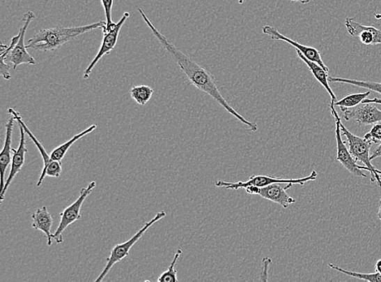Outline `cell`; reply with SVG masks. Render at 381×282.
Returning <instances> with one entry per match:
<instances>
[{
  "label": "cell",
  "instance_id": "cell-12",
  "mask_svg": "<svg viewBox=\"0 0 381 282\" xmlns=\"http://www.w3.org/2000/svg\"><path fill=\"white\" fill-rule=\"evenodd\" d=\"M262 31L265 36L270 37L272 40L286 42L290 43L291 46L295 47L297 50L301 52L302 55H304L310 61L316 62L320 66L325 69L327 72H329V68L327 67L326 64L323 61V59L321 58L320 53L317 49L313 47L304 46L302 44H300L293 39L286 37L284 34H281L277 29L271 26H265L262 29Z\"/></svg>",
  "mask_w": 381,
  "mask_h": 282
},
{
  "label": "cell",
  "instance_id": "cell-13",
  "mask_svg": "<svg viewBox=\"0 0 381 282\" xmlns=\"http://www.w3.org/2000/svg\"><path fill=\"white\" fill-rule=\"evenodd\" d=\"M345 26L350 36L359 37L364 45L381 44V31L378 29L364 26L350 17H346Z\"/></svg>",
  "mask_w": 381,
  "mask_h": 282
},
{
  "label": "cell",
  "instance_id": "cell-10",
  "mask_svg": "<svg viewBox=\"0 0 381 282\" xmlns=\"http://www.w3.org/2000/svg\"><path fill=\"white\" fill-rule=\"evenodd\" d=\"M96 186L95 181H91L86 188H82L80 191V195L78 199L73 202L72 205L66 207L65 210L60 214L61 220L59 225L55 234H53V240L56 242V244H60L63 241V232L68 226L75 223L78 220L81 219L80 211L83 202H85L86 198L89 196L91 191Z\"/></svg>",
  "mask_w": 381,
  "mask_h": 282
},
{
  "label": "cell",
  "instance_id": "cell-26",
  "mask_svg": "<svg viewBox=\"0 0 381 282\" xmlns=\"http://www.w3.org/2000/svg\"><path fill=\"white\" fill-rule=\"evenodd\" d=\"M102 8L104 9L106 16V27H109L114 24L111 19L112 7H114V0H101Z\"/></svg>",
  "mask_w": 381,
  "mask_h": 282
},
{
  "label": "cell",
  "instance_id": "cell-27",
  "mask_svg": "<svg viewBox=\"0 0 381 282\" xmlns=\"http://www.w3.org/2000/svg\"><path fill=\"white\" fill-rule=\"evenodd\" d=\"M272 264V260L268 257H265L262 261V270L261 273V281H267L268 269Z\"/></svg>",
  "mask_w": 381,
  "mask_h": 282
},
{
  "label": "cell",
  "instance_id": "cell-16",
  "mask_svg": "<svg viewBox=\"0 0 381 282\" xmlns=\"http://www.w3.org/2000/svg\"><path fill=\"white\" fill-rule=\"evenodd\" d=\"M32 220V227L33 229L43 232L47 237L48 246H52L53 240V234H52L53 218L50 212H48L47 207L43 206L41 209H38L33 214Z\"/></svg>",
  "mask_w": 381,
  "mask_h": 282
},
{
  "label": "cell",
  "instance_id": "cell-9",
  "mask_svg": "<svg viewBox=\"0 0 381 282\" xmlns=\"http://www.w3.org/2000/svg\"><path fill=\"white\" fill-rule=\"evenodd\" d=\"M130 17V14L126 12L118 22H114L111 27H105L102 29V34H104V38H102L100 51L98 52L96 57L93 59L89 66H88L84 73H83V78H89L91 75L93 69H94L98 62H99L102 57L109 55V54L114 50L116 45L117 40H118L120 29L122 27L124 26L126 20Z\"/></svg>",
  "mask_w": 381,
  "mask_h": 282
},
{
  "label": "cell",
  "instance_id": "cell-32",
  "mask_svg": "<svg viewBox=\"0 0 381 282\" xmlns=\"http://www.w3.org/2000/svg\"><path fill=\"white\" fill-rule=\"evenodd\" d=\"M378 218L381 221V197H380V202H379V211H378Z\"/></svg>",
  "mask_w": 381,
  "mask_h": 282
},
{
  "label": "cell",
  "instance_id": "cell-4",
  "mask_svg": "<svg viewBox=\"0 0 381 282\" xmlns=\"http://www.w3.org/2000/svg\"><path fill=\"white\" fill-rule=\"evenodd\" d=\"M341 135H344L349 143V151L351 156H353L356 162L359 161L363 163L364 166L368 167L371 173V181L378 182L379 186L381 187V179L377 170L371 163L370 149L372 147L373 142L353 135L343 125V122H340Z\"/></svg>",
  "mask_w": 381,
  "mask_h": 282
},
{
  "label": "cell",
  "instance_id": "cell-15",
  "mask_svg": "<svg viewBox=\"0 0 381 282\" xmlns=\"http://www.w3.org/2000/svg\"><path fill=\"white\" fill-rule=\"evenodd\" d=\"M294 184H286V187H282L281 183H274V184L268 185L265 187H261L258 195L267 200H270L276 204L287 209L291 205L296 202V200L288 195L286 192Z\"/></svg>",
  "mask_w": 381,
  "mask_h": 282
},
{
  "label": "cell",
  "instance_id": "cell-1",
  "mask_svg": "<svg viewBox=\"0 0 381 282\" xmlns=\"http://www.w3.org/2000/svg\"><path fill=\"white\" fill-rule=\"evenodd\" d=\"M139 12L141 16L143 17L145 22L148 24V27L153 31L155 37L158 39L161 45H162L165 50L167 51L171 57H173L176 63L178 64V66L182 69V72L187 77L188 80L199 90L208 94L216 101L219 105H221L224 110L228 113H231L234 117H236L238 120L246 126L249 128V131L257 132L258 125L255 122L249 121L246 118H244L240 114L229 105V103L226 101V98L223 97L221 91L216 83V79L211 73L207 70L206 68L194 61L192 58H189L187 55H185L184 52L180 50L179 48L176 47L174 44L171 43L164 34H161L157 29L154 27L153 22L150 21V19L146 17V15L143 12V10L139 8Z\"/></svg>",
  "mask_w": 381,
  "mask_h": 282
},
{
  "label": "cell",
  "instance_id": "cell-7",
  "mask_svg": "<svg viewBox=\"0 0 381 282\" xmlns=\"http://www.w3.org/2000/svg\"><path fill=\"white\" fill-rule=\"evenodd\" d=\"M334 103L330 102L329 107L332 115L334 116L336 121V161L341 163L345 169L349 171L351 175L359 177H367L365 175V166L357 165L350 151L345 146V142L341 140V118L338 112L335 110Z\"/></svg>",
  "mask_w": 381,
  "mask_h": 282
},
{
  "label": "cell",
  "instance_id": "cell-23",
  "mask_svg": "<svg viewBox=\"0 0 381 282\" xmlns=\"http://www.w3.org/2000/svg\"><path fill=\"white\" fill-rule=\"evenodd\" d=\"M329 267L332 269L338 271L339 273L352 276V278L355 279L370 282H381V274L378 273V272H375L374 274H361L341 269L340 267L336 266L333 264H329Z\"/></svg>",
  "mask_w": 381,
  "mask_h": 282
},
{
  "label": "cell",
  "instance_id": "cell-19",
  "mask_svg": "<svg viewBox=\"0 0 381 282\" xmlns=\"http://www.w3.org/2000/svg\"><path fill=\"white\" fill-rule=\"evenodd\" d=\"M97 128L96 125H92L89 128H86V131H82L81 133H78V135L73 136L70 140L67 141L63 144L57 147L56 149H54L52 152L51 157L53 161H62L63 157L65 156L68 150L70 149V147L75 144V143L79 140L80 138L84 137L89 133H92Z\"/></svg>",
  "mask_w": 381,
  "mask_h": 282
},
{
  "label": "cell",
  "instance_id": "cell-28",
  "mask_svg": "<svg viewBox=\"0 0 381 282\" xmlns=\"http://www.w3.org/2000/svg\"><path fill=\"white\" fill-rule=\"evenodd\" d=\"M379 157H381V142L380 144L377 147V149L374 151L373 155L371 156L370 159L371 161H373Z\"/></svg>",
  "mask_w": 381,
  "mask_h": 282
},
{
  "label": "cell",
  "instance_id": "cell-33",
  "mask_svg": "<svg viewBox=\"0 0 381 282\" xmlns=\"http://www.w3.org/2000/svg\"><path fill=\"white\" fill-rule=\"evenodd\" d=\"M375 17L378 20H381V14L380 13H375Z\"/></svg>",
  "mask_w": 381,
  "mask_h": 282
},
{
  "label": "cell",
  "instance_id": "cell-3",
  "mask_svg": "<svg viewBox=\"0 0 381 282\" xmlns=\"http://www.w3.org/2000/svg\"><path fill=\"white\" fill-rule=\"evenodd\" d=\"M34 18H36V14L32 11H29L24 15L22 19L23 26L19 31L21 36H20L18 42L6 57L0 59V74L5 80H10L12 78L7 61L13 64V69H17L19 66L23 64H31V66L36 64V59L27 52V47L24 45V36H26V29Z\"/></svg>",
  "mask_w": 381,
  "mask_h": 282
},
{
  "label": "cell",
  "instance_id": "cell-21",
  "mask_svg": "<svg viewBox=\"0 0 381 282\" xmlns=\"http://www.w3.org/2000/svg\"><path fill=\"white\" fill-rule=\"evenodd\" d=\"M329 82L345 83L349 84V85L368 89V90L371 91H374L381 95V82L351 80V79L348 78L335 77L330 76H329Z\"/></svg>",
  "mask_w": 381,
  "mask_h": 282
},
{
  "label": "cell",
  "instance_id": "cell-29",
  "mask_svg": "<svg viewBox=\"0 0 381 282\" xmlns=\"http://www.w3.org/2000/svg\"><path fill=\"white\" fill-rule=\"evenodd\" d=\"M289 1L294 2V3H300L302 4H307V3H309L311 1V0H289ZM244 2H245V0H238L239 4H242L244 3Z\"/></svg>",
  "mask_w": 381,
  "mask_h": 282
},
{
  "label": "cell",
  "instance_id": "cell-14",
  "mask_svg": "<svg viewBox=\"0 0 381 282\" xmlns=\"http://www.w3.org/2000/svg\"><path fill=\"white\" fill-rule=\"evenodd\" d=\"M20 131H21V140H20V144L17 149L12 148L13 154L12 158L11 170H10L8 178H7L6 182L3 190L1 191V195H0V200L1 202L4 200L5 194L8 189L10 185H11L17 173L22 170V167L26 161V153L28 151L26 147V131H24L23 126L21 124H19Z\"/></svg>",
  "mask_w": 381,
  "mask_h": 282
},
{
  "label": "cell",
  "instance_id": "cell-8",
  "mask_svg": "<svg viewBox=\"0 0 381 282\" xmlns=\"http://www.w3.org/2000/svg\"><path fill=\"white\" fill-rule=\"evenodd\" d=\"M8 113L14 117L15 120L17 121L18 124H21L23 126L24 131H26V135L31 138V140L36 143V145L38 149L39 153L42 156L43 161V169L41 173L40 177H39L37 186H41L42 181L45 179L46 177H51L59 178L61 175L62 172V162L53 161L51 156H49L45 149H44L42 143L37 140L36 137L33 135V133L29 130V128L24 124L22 120V117L20 115V113L13 110V108H9Z\"/></svg>",
  "mask_w": 381,
  "mask_h": 282
},
{
  "label": "cell",
  "instance_id": "cell-22",
  "mask_svg": "<svg viewBox=\"0 0 381 282\" xmlns=\"http://www.w3.org/2000/svg\"><path fill=\"white\" fill-rule=\"evenodd\" d=\"M154 94L153 89L148 86H137L132 87L130 96L139 105L144 106L148 103Z\"/></svg>",
  "mask_w": 381,
  "mask_h": 282
},
{
  "label": "cell",
  "instance_id": "cell-11",
  "mask_svg": "<svg viewBox=\"0 0 381 282\" xmlns=\"http://www.w3.org/2000/svg\"><path fill=\"white\" fill-rule=\"evenodd\" d=\"M345 121L355 120L359 126L374 125L381 122V111L375 103H362L353 108L341 111Z\"/></svg>",
  "mask_w": 381,
  "mask_h": 282
},
{
  "label": "cell",
  "instance_id": "cell-2",
  "mask_svg": "<svg viewBox=\"0 0 381 282\" xmlns=\"http://www.w3.org/2000/svg\"><path fill=\"white\" fill-rule=\"evenodd\" d=\"M106 22H100L87 26L76 27H56L44 29L29 39L27 48L38 52H53L61 48L63 44L72 40L97 29H104Z\"/></svg>",
  "mask_w": 381,
  "mask_h": 282
},
{
  "label": "cell",
  "instance_id": "cell-5",
  "mask_svg": "<svg viewBox=\"0 0 381 282\" xmlns=\"http://www.w3.org/2000/svg\"><path fill=\"white\" fill-rule=\"evenodd\" d=\"M167 215L164 211H161L159 214H156L153 220L146 223V225L141 228V229L137 232L131 239L124 244H117L114 247V249L111 250L110 256L107 259V265L104 267V270L102 271V273L98 279L95 280L96 282L102 281L104 279L107 274L109 273L112 267L116 264L119 263L122 260L126 258L127 256L130 255V251L132 248L137 242H138L141 237H143L146 231L148 230L150 226H153L156 222L159 221L161 219L164 218Z\"/></svg>",
  "mask_w": 381,
  "mask_h": 282
},
{
  "label": "cell",
  "instance_id": "cell-31",
  "mask_svg": "<svg viewBox=\"0 0 381 282\" xmlns=\"http://www.w3.org/2000/svg\"><path fill=\"white\" fill-rule=\"evenodd\" d=\"M375 271H377L378 273L381 274V260H379L377 262V264H375Z\"/></svg>",
  "mask_w": 381,
  "mask_h": 282
},
{
  "label": "cell",
  "instance_id": "cell-34",
  "mask_svg": "<svg viewBox=\"0 0 381 282\" xmlns=\"http://www.w3.org/2000/svg\"><path fill=\"white\" fill-rule=\"evenodd\" d=\"M377 170L378 175H379L380 176H381V170Z\"/></svg>",
  "mask_w": 381,
  "mask_h": 282
},
{
  "label": "cell",
  "instance_id": "cell-30",
  "mask_svg": "<svg viewBox=\"0 0 381 282\" xmlns=\"http://www.w3.org/2000/svg\"><path fill=\"white\" fill-rule=\"evenodd\" d=\"M362 103H375V105H381V100L379 98H374L372 100H368L366 98Z\"/></svg>",
  "mask_w": 381,
  "mask_h": 282
},
{
  "label": "cell",
  "instance_id": "cell-6",
  "mask_svg": "<svg viewBox=\"0 0 381 282\" xmlns=\"http://www.w3.org/2000/svg\"><path fill=\"white\" fill-rule=\"evenodd\" d=\"M317 175L316 171L311 172L309 176L295 178V179H285V178H280L272 176L265 175H255L249 178L247 181H238V182H228L223 181H217L216 186L217 187H224L229 190H239L246 189L247 186H256L258 187H265L268 185L274 184V183H281V184H294L304 186L305 183L316 180Z\"/></svg>",
  "mask_w": 381,
  "mask_h": 282
},
{
  "label": "cell",
  "instance_id": "cell-18",
  "mask_svg": "<svg viewBox=\"0 0 381 282\" xmlns=\"http://www.w3.org/2000/svg\"><path fill=\"white\" fill-rule=\"evenodd\" d=\"M15 120L14 117L9 119V121L5 125V128H6V135H5V141H4V145L3 148L1 152V155H0V167H1V191L3 190L5 183H4V175L5 172H6L8 165H10V162H11V152L12 150V138H13V127H14V121Z\"/></svg>",
  "mask_w": 381,
  "mask_h": 282
},
{
  "label": "cell",
  "instance_id": "cell-25",
  "mask_svg": "<svg viewBox=\"0 0 381 282\" xmlns=\"http://www.w3.org/2000/svg\"><path fill=\"white\" fill-rule=\"evenodd\" d=\"M364 138L373 143L381 142V122L374 124L372 130L366 133Z\"/></svg>",
  "mask_w": 381,
  "mask_h": 282
},
{
  "label": "cell",
  "instance_id": "cell-24",
  "mask_svg": "<svg viewBox=\"0 0 381 282\" xmlns=\"http://www.w3.org/2000/svg\"><path fill=\"white\" fill-rule=\"evenodd\" d=\"M182 255V251L178 249L173 257L172 263L167 271L164 272V274H161L158 281L159 282H178V271L175 269L176 264L178 263V261L180 258V256Z\"/></svg>",
  "mask_w": 381,
  "mask_h": 282
},
{
  "label": "cell",
  "instance_id": "cell-20",
  "mask_svg": "<svg viewBox=\"0 0 381 282\" xmlns=\"http://www.w3.org/2000/svg\"><path fill=\"white\" fill-rule=\"evenodd\" d=\"M369 95L370 91L350 94V95L341 98V100L336 101L334 103V106L339 107L341 111L348 110V108H353L359 105L360 103H362Z\"/></svg>",
  "mask_w": 381,
  "mask_h": 282
},
{
  "label": "cell",
  "instance_id": "cell-17",
  "mask_svg": "<svg viewBox=\"0 0 381 282\" xmlns=\"http://www.w3.org/2000/svg\"><path fill=\"white\" fill-rule=\"evenodd\" d=\"M296 53L297 56L300 57L302 61H304L306 64L307 68H309V70L311 72L312 75L314 76V77L316 79V81L321 84L323 87H325L327 92L329 94V96L331 97V102L335 103L336 101H338L336 100V96H335V94L333 91H332V89L329 86V72H327L325 69L322 68L320 64L310 61V59L305 57L300 51L297 50L296 49Z\"/></svg>",
  "mask_w": 381,
  "mask_h": 282
}]
</instances>
